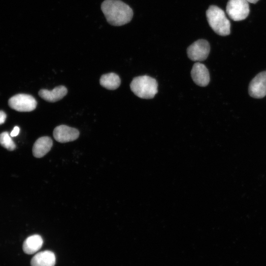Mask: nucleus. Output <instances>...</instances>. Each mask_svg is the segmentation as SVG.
Here are the masks:
<instances>
[{
  "mask_svg": "<svg viewBox=\"0 0 266 266\" xmlns=\"http://www.w3.org/2000/svg\"><path fill=\"white\" fill-rule=\"evenodd\" d=\"M248 2H250L252 3H256L259 0H246Z\"/></svg>",
  "mask_w": 266,
  "mask_h": 266,
  "instance_id": "a211bd4d",
  "label": "nucleus"
},
{
  "mask_svg": "<svg viewBox=\"0 0 266 266\" xmlns=\"http://www.w3.org/2000/svg\"><path fill=\"white\" fill-rule=\"evenodd\" d=\"M79 132L75 128L62 125L56 127L53 131L55 139L60 143H66L77 139Z\"/></svg>",
  "mask_w": 266,
  "mask_h": 266,
  "instance_id": "6e6552de",
  "label": "nucleus"
},
{
  "mask_svg": "<svg viewBox=\"0 0 266 266\" xmlns=\"http://www.w3.org/2000/svg\"><path fill=\"white\" fill-rule=\"evenodd\" d=\"M248 92L254 98L261 99L266 96V71L259 73L250 82Z\"/></svg>",
  "mask_w": 266,
  "mask_h": 266,
  "instance_id": "0eeeda50",
  "label": "nucleus"
},
{
  "mask_svg": "<svg viewBox=\"0 0 266 266\" xmlns=\"http://www.w3.org/2000/svg\"><path fill=\"white\" fill-rule=\"evenodd\" d=\"M250 11L248 2L246 0H229L226 12L233 21H239L247 17Z\"/></svg>",
  "mask_w": 266,
  "mask_h": 266,
  "instance_id": "20e7f679",
  "label": "nucleus"
},
{
  "mask_svg": "<svg viewBox=\"0 0 266 266\" xmlns=\"http://www.w3.org/2000/svg\"><path fill=\"white\" fill-rule=\"evenodd\" d=\"M100 83L103 87L113 90L119 87L121 80L117 74L111 72L102 75L100 78Z\"/></svg>",
  "mask_w": 266,
  "mask_h": 266,
  "instance_id": "4468645a",
  "label": "nucleus"
},
{
  "mask_svg": "<svg viewBox=\"0 0 266 266\" xmlns=\"http://www.w3.org/2000/svg\"><path fill=\"white\" fill-rule=\"evenodd\" d=\"M101 9L111 25L121 26L129 23L133 16L131 7L120 0H104Z\"/></svg>",
  "mask_w": 266,
  "mask_h": 266,
  "instance_id": "f257e3e1",
  "label": "nucleus"
},
{
  "mask_svg": "<svg viewBox=\"0 0 266 266\" xmlns=\"http://www.w3.org/2000/svg\"><path fill=\"white\" fill-rule=\"evenodd\" d=\"M210 47L208 42L205 39H199L191 45L187 50L189 58L193 61H203L208 57Z\"/></svg>",
  "mask_w": 266,
  "mask_h": 266,
  "instance_id": "423d86ee",
  "label": "nucleus"
},
{
  "mask_svg": "<svg viewBox=\"0 0 266 266\" xmlns=\"http://www.w3.org/2000/svg\"><path fill=\"white\" fill-rule=\"evenodd\" d=\"M43 244L41 236L38 234H34L29 236L24 241L23 244V250L27 254H33L39 250Z\"/></svg>",
  "mask_w": 266,
  "mask_h": 266,
  "instance_id": "ddd939ff",
  "label": "nucleus"
},
{
  "mask_svg": "<svg viewBox=\"0 0 266 266\" xmlns=\"http://www.w3.org/2000/svg\"><path fill=\"white\" fill-rule=\"evenodd\" d=\"M0 145L9 151H13L16 148V145L7 132L0 134Z\"/></svg>",
  "mask_w": 266,
  "mask_h": 266,
  "instance_id": "2eb2a0df",
  "label": "nucleus"
},
{
  "mask_svg": "<svg viewBox=\"0 0 266 266\" xmlns=\"http://www.w3.org/2000/svg\"><path fill=\"white\" fill-rule=\"evenodd\" d=\"M206 15L210 27L217 34L226 36L230 33V22L222 9L216 5H210Z\"/></svg>",
  "mask_w": 266,
  "mask_h": 266,
  "instance_id": "f03ea898",
  "label": "nucleus"
},
{
  "mask_svg": "<svg viewBox=\"0 0 266 266\" xmlns=\"http://www.w3.org/2000/svg\"><path fill=\"white\" fill-rule=\"evenodd\" d=\"M67 90L64 86L55 87L53 90L49 91L47 89H41L39 96L47 101L54 102L62 99L67 94Z\"/></svg>",
  "mask_w": 266,
  "mask_h": 266,
  "instance_id": "9b49d317",
  "label": "nucleus"
},
{
  "mask_svg": "<svg viewBox=\"0 0 266 266\" xmlns=\"http://www.w3.org/2000/svg\"><path fill=\"white\" fill-rule=\"evenodd\" d=\"M191 73L194 82L197 85L205 87L208 84L210 81L209 73L204 65L198 62L195 63Z\"/></svg>",
  "mask_w": 266,
  "mask_h": 266,
  "instance_id": "1a4fd4ad",
  "label": "nucleus"
},
{
  "mask_svg": "<svg viewBox=\"0 0 266 266\" xmlns=\"http://www.w3.org/2000/svg\"><path fill=\"white\" fill-rule=\"evenodd\" d=\"M6 115L3 111H0V125L3 124L6 120Z\"/></svg>",
  "mask_w": 266,
  "mask_h": 266,
  "instance_id": "dca6fc26",
  "label": "nucleus"
},
{
  "mask_svg": "<svg viewBox=\"0 0 266 266\" xmlns=\"http://www.w3.org/2000/svg\"><path fill=\"white\" fill-rule=\"evenodd\" d=\"M56 257L54 253L49 250L36 254L31 261V266H54Z\"/></svg>",
  "mask_w": 266,
  "mask_h": 266,
  "instance_id": "9d476101",
  "label": "nucleus"
},
{
  "mask_svg": "<svg viewBox=\"0 0 266 266\" xmlns=\"http://www.w3.org/2000/svg\"><path fill=\"white\" fill-rule=\"evenodd\" d=\"M10 108L20 112H30L36 107L37 101L31 95L24 94L16 95L8 100Z\"/></svg>",
  "mask_w": 266,
  "mask_h": 266,
  "instance_id": "39448f33",
  "label": "nucleus"
},
{
  "mask_svg": "<svg viewBox=\"0 0 266 266\" xmlns=\"http://www.w3.org/2000/svg\"><path fill=\"white\" fill-rule=\"evenodd\" d=\"M19 131L20 129L18 127H15L10 133V136L12 137L17 136L19 134Z\"/></svg>",
  "mask_w": 266,
  "mask_h": 266,
  "instance_id": "f3484780",
  "label": "nucleus"
},
{
  "mask_svg": "<svg viewBox=\"0 0 266 266\" xmlns=\"http://www.w3.org/2000/svg\"><path fill=\"white\" fill-rule=\"evenodd\" d=\"M53 145V141L49 136H42L38 138L33 147V155L40 158L50 151Z\"/></svg>",
  "mask_w": 266,
  "mask_h": 266,
  "instance_id": "f8f14e48",
  "label": "nucleus"
},
{
  "mask_svg": "<svg viewBox=\"0 0 266 266\" xmlns=\"http://www.w3.org/2000/svg\"><path fill=\"white\" fill-rule=\"evenodd\" d=\"M158 83L155 79L147 75L134 77L130 84L132 91L142 99L153 98L158 92Z\"/></svg>",
  "mask_w": 266,
  "mask_h": 266,
  "instance_id": "7ed1b4c3",
  "label": "nucleus"
}]
</instances>
